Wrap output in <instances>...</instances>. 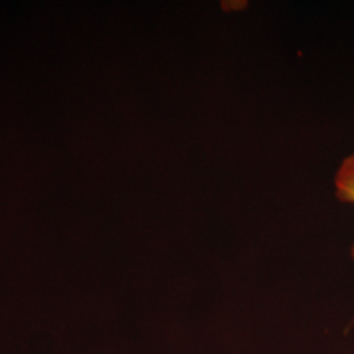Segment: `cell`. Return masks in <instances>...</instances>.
Here are the masks:
<instances>
[{
  "label": "cell",
  "instance_id": "obj_1",
  "mask_svg": "<svg viewBox=\"0 0 354 354\" xmlns=\"http://www.w3.org/2000/svg\"><path fill=\"white\" fill-rule=\"evenodd\" d=\"M335 189L339 201L354 205V152L348 155L339 167L335 176ZM352 257L354 260V245Z\"/></svg>",
  "mask_w": 354,
  "mask_h": 354
}]
</instances>
